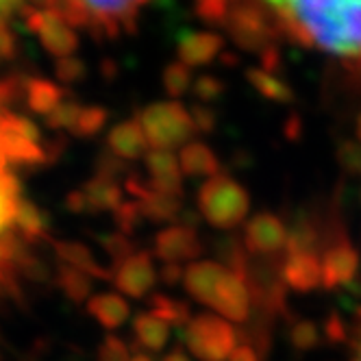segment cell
Wrapping results in <instances>:
<instances>
[{
    "label": "cell",
    "instance_id": "cell-1",
    "mask_svg": "<svg viewBox=\"0 0 361 361\" xmlns=\"http://www.w3.org/2000/svg\"><path fill=\"white\" fill-rule=\"evenodd\" d=\"M276 27L302 46L350 61L361 76V0H264Z\"/></svg>",
    "mask_w": 361,
    "mask_h": 361
},
{
    "label": "cell",
    "instance_id": "cell-2",
    "mask_svg": "<svg viewBox=\"0 0 361 361\" xmlns=\"http://www.w3.org/2000/svg\"><path fill=\"white\" fill-rule=\"evenodd\" d=\"M50 11H57L70 24L90 29L92 33L118 35L133 31L140 9L148 0H39Z\"/></svg>",
    "mask_w": 361,
    "mask_h": 361
},
{
    "label": "cell",
    "instance_id": "cell-3",
    "mask_svg": "<svg viewBox=\"0 0 361 361\" xmlns=\"http://www.w3.org/2000/svg\"><path fill=\"white\" fill-rule=\"evenodd\" d=\"M198 212L212 226L233 231L250 212V196L242 183L220 172L207 178L198 190Z\"/></svg>",
    "mask_w": 361,
    "mask_h": 361
},
{
    "label": "cell",
    "instance_id": "cell-4",
    "mask_svg": "<svg viewBox=\"0 0 361 361\" xmlns=\"http://www.w3.org/2000/svg\"><path fill=\"white\" fill-rule=\"evenodd\" d=\"M148 146L154 150L183 148L192 142L196 126L190 111L176 100H161L144 107L137 116Z\"/></svg>",
    "mask_w": 361,
    "mask_h": 361
},
{
    "label": "cell",
    "instance_id": "cell-5",
    "mask_svg": "<svg viewBox=\"0 0 361 361\" xmlns=\"http://www.w3.org/2000/svg\"><path fill=\"white\" fill-rule=\"evenodd\" d=\"M222 27L242 50L248 53H264L276 39V24L264 5L255 0H238L231 3L228 16Z\"/></svg>",
    "mask_w": 361,
    "mask_h": 361
},
{
    "label": "cell",
    "instance_id": "cell-6",
    "mask_svg": "<svg viewBox=\"0 0 361 361\" xmlns=\"http://www.w3.org/2000/svg\"><path fill=\"white\" fill-rule=\"evenodd\" d=\"M183 342L200 361H226L240 344L233 324L216 314L192 316L183 329Z\"/></svg>",
    "mask_w": 361,
    "mask_h": 361
},
{
    "label": "cell",
    "instance_id": "cell-7",
    "mask_svg": "<svg viewBox=\"0 0 361 361\" xmlns=\"http://www.w3.org/2000/svg\"><path fill=\"white\" fill-rule=\"evenodd\" d=\"M27 29L33 31L42 46L48 50L55 59L70 57L79 48V35L70 27V22L50 9H27Z\"/></svg>",
    "mask_w": 361,
    "mask_h": 361
},
{
    "label": "cell",
    "instance_id": "cell-8",
    "mask_svg": "<svg viewBox=\"0 0 361 361\" xmlns=\"http://www.w3.org/2000/svg\"><path fill=\"white\" fill-rule=\"evenodd\" d=\"M252 307V288H250V270H226L220 286L216 290L214 312L226 322H246Z\"/></svg>",
    "mask_w": 361,
    "mask_h": 361
},
{
    "label": "cell",
    "instance_id": "cell-9",
    "mask_svg": "<svg viewBox=\"0 0 361 361\" xmlns=\"http://www.w3.org/2000/svg\"><path fill=\"white\" fill-rule=\"evenodd\" d=\"M359 250L350 244L346 235L335 238L320 255V268H322V288L324 290H338L355 283L359 272Z\"/></svg>",
    "mask_w": 361,
    "mask_h": 361
},
{
    "label": "cell",
    "instance_id": "cell-10",
    "mask_svg": "<svg viewBox=\"0 0 361 361\" xmlns=\"http://www.w3.org/2000/svg\"><path fill=\"white\" fill-rule=\"evenodd\" d=\"M157 268L148 250H135L111 270L114 286L128 298H146L157 283Z\"/></svg>",
    "mask_w": 361,
    "mask_h": 361
},
{
    "label": "cell",
    "instance_id": "cell-11",
    "mask_svg": "<svg viewBox=\"0 0 361 361\" xmlns=\"http://www.w3.org/2000/svg\"><path fill=\"white\" fill-rule=\"evenodd\" d=\"M244 248L248 255L255 257H272L286 250L288 246V226L279 216L270 212H262L244 228Z\"/></svg>",
    "mask_w": 361,
    "mask_h": 361
},
{
    "label": "cell",
    "instance_id": "cell-12",
    "mask_svg": "<svg viewBox=\"0 0 361 361\" xmlns=\"http://www.w3.org/2000/svg\"><path fill=\"white\" fill-rule=\"evenodd\" d=\"M202 252L196 228L185 224H170L154 235V257L164 264L183 266L185 262H196Z\"/></svg>",
    "mask_w": 361,
    "mask_h": 361
},
{
    "label": "cell",
    "instance_id": "cell-13",
    "mask_svg": "<svg viewBox=\"0 0 361 361\" xmlns=\"http://www.w3.org/2000/svg\"><path fill=\"white\" fill-rule=\"evenodd\" d=\"M279 279L283 286H288L294 292L307 294L322 288V268L320 255L316 252H292L286 255L281 264Z\"/></svg>",
    "mask_w": 361,
    "mask_h": 361
},
{
    "label": "cell",
    "instance_id": "cell-14",
    "mask_svg": "<svg viewBox=\"0 0 361 361\" xmlns=\"http://www.w3.org/2000/svg\"><path fill=\"white\" fill-rule=\"evenodd\" d=\"M224 39L212 31H192L183 29L176 35L178 61L188 68H200L216 61L222 55Z\"/></svg>",
    "mask_w": 361,
    "mask_h": 361
},
{
    "label": "cell",
    "instance_id": "cell-15",
    "mask_svg": "<svg viewBox=\"0 0 361 361\" xmlns=\"http://www.w3.org/2000/svg\"><path fill=\"white\" fill-rule=\"evenodd\" d=\"M224 272H226V268L220 262H214V259L198 262L196 259L183 272V288L194 300L207 305V307H214L216 290L220 286Z\"/></svg>",
    "mask_w": 361,
    "mask_h": 361
},
{
    "label": "cell",
    "instance_id": "cell-16",
    "mask_svg": "<svg viewBox=\"0 0 361 361\" xmlns=\"http://www.w3.org/2000/svg\"><path fill=\"white\" fill-rule=\"evenodd\" d=\"M107 148L111 154H116V157L122 161L144 159L150 150L148 140L144 135V128L137 118L116 124L107 133Z\"/></svg>",
    "mask_w": 361,
    "mask_h": 361
},
{
    "label": "cell",
    "instance_id": "cell-17",
    "mask_svg": "<svg viewBox=\"0 0 361 361\" xmlns=\"http://www.w3.org/2000/svg\"><path fill=\"white\" fill-rule=\"evenodd\" d=\"M81 192L85 196L90 214H100V212H111L114 214L124 202L122 185L118 183L116 178H109V176L94 174V178L87 180V183L81 188Z\"/></svg>",
    "mask_w": 361,
    "mask_h": 361
},
{
    "label": "cell",
    "instance_id": "cell-18",
    "mask_svg": "<svg viewBox=\"0 0 361 361\" xmlns=\"http://www.w3.org/2000/svg\"><path fill=\"white\" fill-rule=\"evenodd\" d=\"M178 164H180V172L185 176L212 178V176L220 174V161L216 157V152L204 142H198V140H192L190 144L180 148Z\"/></svg>",
    "mask_w": 361,
    "mask_h": 361
},
{
    "label": "cell",
    "instance_id": "cell-19",
    "mask_svg": "<svg viewBox=\"0 0 361 361\" xmlns=\"http://www.w3.org/2000/svg\"><path fill=\"white\" fill-rule=\"evenodd\" d=\"M87 312L96 318L98 324L114 331V329H120L128 320V316H131V307H128V302L120 294L100 292L87 300Z\"/></svg>",
    "mask_w": 361,
    "mask_h": 361
},
{
    "label": "cell",
    "instance_id": "cell-20",
    "mask_svg": "<svg viewBox=\"0 0 361 361\" xmlns=\"http://www.w3.org/2000/svg\"><path fill=\"white\" fill-rule=\"evenodd\" d=\"M55 252L59 257V264L76 268V270H81V272H85L87 276H94V279L111 281V272H107L105 268H102L96 262V257L92 255V250L85 244L72 242V240H63V242L55 244Z\"/></svg>",
    "mask_w": 361,
    "mask_h": 361
},
{
    "label": "cell",
    "instance_id": "cell-21",
    "mask_svg": "<svg viewBox=\"0 0 361 361\" xmlns=\"http://www.w3.org/2000/svg\"><path fill=\"white\" fill-rule=\"evenodd\" d=\"M170 331L172 326L154 312H142L133 320V333L137 344L150 353H159L166 348V344L170 342Z\"/></svg>",
    "mask_w": 361,
    "mask_h": 361
},
{
    "label": "cell",
    "instance_id": "cell-22",
    "mask_svg": "<svg viewBox=\"0 0 361 361\" xmlns=\"http://www.w3.org/2000/svg\"><path fill=\"white\" fill-rule=\"evenodd\" d=\"M144 220L154 222V224H170L174 220L180 218V198H172V196H164L148 190V185L144 188V192L135 198Z\"/></svg>",
    "mask_w": 361,
    "mask_h": 361
},
{
    "label": "cell",
    "instance_id": "cell-23",
    "mask_svg": "<svg viewBox=\"0 0 361 361\" xmlns=\"http://www.w3.org/2000/svg\"><path fill=\"white\" fill-rule=\"evenodd\" d=\"M24 94H27V105L37 116H48L55 107L66 100V90L46 79H29L24 81Z\"/></svg>",
    "mask_w": 361,
    "mask_h": 361
},
{
    "label": "cell",
    "instance_id": "cell-24",
    "mask_svg": "<svg viewBox=\"0 0 361 361\" xmlns=\"http://www.w3.org/2000/svg\"><path fill=\"white\" fill-rule=\"evenodd\" d=\"M13 226H18L20 235L29 242H37V240L48 238V216L37 207V204H33L27 198L18 200Z\"/></svg>",
    "mask_w": 361,
    "mask_h": 361
},
{
    "label": "cell",
    "instance_id": "cell-25",
    "mask_svg": "<svg viewBox=\"0 0 361 361\" xmlns=\"http://www.w3.org/2000/svg\"><path fill=\"white\" fill-rule=\"evenodd\" d=\"M18 180L9 172V164L0 152V235L11 231L18 209Z\"/></svg>",
    "mask_w": 361,
    "mask_h": 361
},
{
    "label": "cell",
    "instance_id": "cell-26",
    "mask_svg": "<svg viewBox=\"0 0 361 361\" xmlns=\"http://www.w3.org/2000/svg\"><path fill=\"white\" fill-rule=\"evenodd\" d=\"M322 246V233L314 220H309L305 216L296 218L294 224L288 228V246L286 252H316L320 255Z\"/></svg>",
    "mask_w": 361,
    "mask_h": 361
},
{
    "label": "cell",
    "instance_id": "cell-27",
    "mask_svg": "<svg viewBox=\"0 0 361 361\" xmlns=\"http://www.w3.org/2000/svg\"><path fill=\"white\" fill-rule=\"evenodd\" d=\"M246 81L255 87V92H259L264 98L272 100V102H281V105H288V102L294 100V90L281 81L279 76L262 70V68H250L246 70Z\"/></svg>",
    "mask_w": 361,
    "mask_h": 361
},
{
    "label": "cell",
    "instance_id": "cell-28",
    "mask_svg": "<svg viewBox=\"0 0 361 361\" xmlns=\"http://www.w3.org/2000/svg\"><path fill=\"white\" fill-rule=\"evenodd\" d=\"M57 286L76 305L92 298V276L66 264L57 266Z\"/></svg>",
    "mask_w": 361,
    "mask_h": 361
},
{
    "label": "cell",
    "instance_id": "cell-29",
    "mask_svg": "<svg viewBox=\"0 0 361 361\" xmlns=\"http://www.w3.org/2000/svg\"><path fill=\"white\" fill-rule=\"evenodd\" d=\"M150 312H154L159 318H164L170 326H176L178 331H183L192 320V312H190L188 302L176 300L172 296H164V294L150 296Z\"/></svg>",
    "mask_w": 361,
    "mask_h": 361
},
{
    "label": "cell",
    "instance_id": "cell-30",
    "mask_svg": "<svg viewBox=\"0 0 361 361\" xmlns=\"http://www.w3.org/2000/svg\"><path fill=\"white\" fill-rule=\"evenodd\" d=\"M146 170L150 174L152 180H170V178H183V172H180V164L178 157L172 150H148V154L144 157Z\"/></svg>",
    "mask_w": 361,
    "mask_h": 361
},
{
    "label": "cell",
    "instance_id": "cell-31",
    "mask_svg": "<svg viewBox=\"0 0 361 361\" xmlns=\"http://www.w3.org/2000/svg\"><path fill=\"white\" fill-rule=\"evenodd\" d=\"M0 133H7V135H13V137H20V140H27L31 144L42 146L39 126L33 120H29L27 116H20L13 111L0 114Z\"/></svg>",
    "mask_w": 361,
    "mask_h": 361
},
{
    "label": "cell",
    "instance_id": "cell-32",
    "mask_svg": "<svg viewBox=\"0 0 361 361\" xmlns=\"http://www.w3.org/2000/svg\"><path fill=\"white\" fill-rule=\"evenodd\" d=\"M107 120H109V111L105 107H100V105L83 107L79 114V120H76L70 133L76 137H94L107 126Z\"/></svg>",
    "mask_w": 361,
    "mask_h": 361
},
{
    "label": "cell",
    "instance_id": "cell-33",
    "mask_svg": "<svg viewBox=\"0 0 361 361\" xmlns=\"http://www.w3.org/2000/svg\"><path fill=\"white\" fill-rule=\"evenodd\" d=\"M322 342V331L320 326L314 322V320H307V318H300L292 324L290 329V344L294 350L298 353H309L318 348Z\"/></svg>",
    "mask_w": 361,
    "mask_h": 361
},
{
    "label": "cell",
    "instance_id": "cell-34",
    "mask_svg": "<svg viewBox=\"0 0 361 361\" xmlns=\"http://www.w3.org/2000/svg\"><path fill=\"white\" fill-rule=\"evenodd\" d=\"M83 105L74 98H66L59 107H55L46 116V126H50L53 131H72L76 120H79Z\"/></svg>",
    "mask_w": 361,
    "mask_h": 361
},
{
    "label": "cell",
    "instance_id": "cell-35",
    "mask_svg": "<svg viewBox=\"0 0 361 361\" xmlns=\"http://www.w3.org/2000/svg\"><path fill=\"white\" fill-rule=\"evenodd\" d=\"M161 81H164L166 92H168L172 98H178V96L188 94L190 87H192V83H194V79H192V70H190L188 66H183L180 61L166 66Z\"/></svg>",
    "mask_w": 361,
    "mask_h": 361
},
{
    "label": "cell",
    "instance_id": "cell-36",
    "mask_svg": "<svg viewBox=\"0 0 361 361\" xmlns=\"http://www.w3.org/2000/svg\"><path fill=\"white\" fill-rule=\"evenodd\" d=\"M114 220H116V226H118V233H122V235L135 233L137 226L144 222V216H142L137 200H124L120 207L114 212Z\"/></svg>",
    "mask_w": 361,
    "mask_h": 361
},
{
    "label": "cell",
    "instance_id": "cell-37",
    "mask_svg": "<svg viewBox=\"0 0 361 361\" xmlns=\"http://www.w3.org/2000/svg\"><path fill=\"white\" fill-rule=\"evenodd\" d=\"M55 76L66 85L81 83L87 76V63L81 57H74V55L55 59Z\"/></svg>",
    "mask_w": 361,
    "mask_h": 361
},
{
    "label": "cell",
    "instance_id": "cell-38",
    "mask_svg": "<svg viewBox=\"0 0 361 361\" xmlns=\"http://www.w3.org/2000/svg\"><path fill=\"white\" fill-rule=\"evenodd\" d=\"M224 90H226L224 83L214 74H200L198 79H194V83H192V94L200 102H214V100L222 98Z\"/></svg>",
    "mask_w": 361,
    "mask_h": 361
},
{
    "label": "cell",
    "instance_id": "cell-39",
    "mask_svg": "<svg viewBox=\"0 0 361 361\" xmlns=\"http://www.w3.org/2000/svg\"><path fill=\"white\" fill-rule=\"evenodd\" d=\"M338 164L346 174L361 176V144L353 140H344L338 146Z\"/></svg>",
    "mask_w": 361,
    "mask_h": 361
},
{
    "label": "cell",
    "instance_id": "cell-40",
    "mask_svg": "<svg viewBox=\"0 0 361 361\" xmlns=\"http://www.w3.org/2000/svg\"><path fill=\"white\" fill-rule=\"evenodd\" d=\"M100 246L111 255V259H114L116 266L122 264V262L126 259V257H131V255L135 252L133 242L128 240V235H122V233H118V231H116V233L102 235V238H100Z\"/></svg>",
    "mask_w": 361,
    "mask_h": 361
},
{
    "label": "cell",
    "instance_id": "cell-41",
    "mask_svg": "<svg viewBox=\"0 0 361 361\" xmlns=\"http://www.w3.org/2000/svg\"><path fill=\"white\" fill-rule=\"evenodd\" d=\"M131 357H133V350L122 338H118V335H107L105 342L98 348L96 361H131Z\"/></svg>",
    "mask_w": 361,
    "mask_h": 361
},
{
    "label": "cell",
    "instance_id": "cell-42",
    "mask_svg": "<svg viewBox=\"0 0 361 361\" xmlns=\"http://www.w3.org/2000/svg\"><path fill=\"white\" fill-rule=\"evenodd\" d=\"M16 268L33 283H48V279H50L48 268L44 266V262H39L33 252H27V250H22V255L18 257Z\"/></svg>",
    "mask_w": 361,
    "mask_h": 361
},
{
    "label": "cell",
    "instance_id": "cell-43",
    "mask_svg": "<svg viewBox=\"0 0 361 361\" xmlns=\"http://www.w3.org/2000/svg\"><path fill=\"white\" fill-rule=\"evenodd\" d=\"M231 9V0H202L196 7V13L207 24H224Z\"/></svg>",
    "mask_w": 361,
    "mask_h": 361
},
{
    "label": "cell",
    "instance_id": "cell-44",
    "mask_svg": "<svg viewBox=\"0 0 361 361\" xmlns=\"http://www.w3.org/2000/svg\"><path fill=\"white\" fill-rule=\"evenodd\" d=\"M122 172H126V164H124L122 159H118L116 154H111L109 150L98 154L96 174H100V176H109V178H116V180H118V174H122Z\"/></svg>",
    "mask_w": 361,
    "mask_h": 361
},
{
    "label": "cell",
    "instance_id": "cell-45",
    "mask_svg": "<svg viewBox=\"0 0 361 361\" xmlns=\"http://www.w3.org/2000/svg\"><path fill=\"white\" fill-rule=\"evenodd\" d=\"M190 116L194 120L196 131H200V133H212L216 128V122H218L216 111L212 107H207V105H194L190 109Z\"/></svg>",
    "mask_w": 361,
    "mask_h": 361
},
{
    "label": "cell",
    "instance_id": "cell-46",
    "mask_svg": "<svg viewBox=\"0 0 361 361\" xmlns=\"http://www.w3.org/2000/svg\"><path fill=\"white\" fill-rule=\"evenodd\" d=\"M16 50H18V42L16 35L11 33L9 24L0 20V61H9L16 57Z\"/></svg>",
    "mask_w": 361,
    "mask_h": 361
},
{
    "label": "cell",
    "instance_id": "cell-47",
    "mask_svg": "<svg viewBox=\"0 0 361 361\" xmlns=\"http://www.w3.org/2000/svg\"><path fill=\"white\" fill-rule=\"evenodd\" d=\"M322 335H326L329 338V342H346L348 340V333H346V326H344V322L338 318V316H331L329 320H326V324H324V333Z\"/></svg>",
    "mask_w": 361,
    "mask_h": 361
},
{
    "label": "cell",
    "instance_id": "cell-48",
    "mask_svg": "<svg viewBox=\"0 0 361 361\" xmlns=\"http://www.w3.org/2000/svg\"><path fill=\"white\" fill-rule=\"evenodd\" d=\"M66 207H68L72 214H79V216L90 214L87 202H85V196H83V192H81V190H72V192L66 196Z\"/></svg>",
    "mask_w": 361,
    "mask_h": 361
},
{
    "label": "cell",
    "instance_id": "cell-49",
    "mask_svg": "<svg viewBox=\"0 0 361 361\" xmlns=\"http://www.w3.org/2000/svg\"><path fill=\"white\" fill-rule=\"evenodd\" d=\"M281 68V53L276 46H270L268 50H264L262 53V70L274 74V70Z\"/></svg>",
    "mask_w": 361,
    "mask_h": 361
},
{
    "label": "cell",
    "instance_id": "cell-50",
    "mask_svg": "<svg viewBox=\"0 0 361 361\" xmlns=\"http://www.w3.org/2000/svg\"><path fill=\"white\" fill-rule=\"evenodd\" d=\"M183 268L180 266H174V264H164L161 266V272L159 276L164 279V283H168V286H176V283L183 281Z\"/></svg>",
    "mask_w": 361,
    "mask_h": 361
},
{
    "label": "cell",
    "instance_id": "cell-51",
    "mask_svg": "<svg viewBox=\"0 0 361 361\" xmlns=\"http://www.w3.org/2000/svg\"><path fill=\"white\" fill-rule=\"evenodd\" d=\"M24 3L27 0H0V20L7 22L18 11H24Z\"/></svg>",
    "mask_w": 361,
    "mask_h": 361
},
{
    "label": "cell",
    "instance_id": "cell-52",
    "mask_svg": "<svg viewBox=\"0 0 361 361\" xmlns=\"http://www.w3.org/2000/svg\"><path fill=\"white\" fill-rule=\"evenodd\" d=\"M226 361H259V355L250 344H238V348L231 353Z\"/></svg>",
    "mask_w": 361,
    "mask_h": 361
},
{
    "label": "cell",
    "instance_id": "cell-53",
    "mask_svg": "<svg viewBox=\"0 0 361 361\" xmlns=\"http://www.w3.org/2000/svg\"><path fill=\"white\" fill-rule=\"evenodd\" d=\"M161 361H192V359L185 355L183 348H172L170 353H166V355L161 357Z\"/></svg>",
    "mask_w": 361,
    "mask_h": 361
},
{
    "label": "cell",
    "instance_id": "cell-54",
    "mask_svg": "<svg viewBox=\"0 0 361 361\" xmlns=\"http://www.w3.org/2000/svg\"><path fill=\"white\" fill-rule=\"evenodd\" d=\"M131 361H154V359H152V355L146 353V350H135L133 357H131Z\"/></svg>",
    "mask_w": 361,
    "mask_h": 361
},
{
    "label": "cell",
    "instance_id": "cell-55",
    "mask_svg": "<svg viewBox=\"0 0 361 361\" xmlns=\"http://www.w3.org/2000/svg\"><path fill=\"white\" fill-rule=\"evenodd\" d=\"M102 72H105V79H114V76H116V66L105 61V63H102Z\"/></svg>",
    "mask_w": 361,
    "mask_h": 361
},
{
    "label": "cell",
    "instance_id": "cell-56",
    "mask_svg": "<svg viewBox=\"0 0 361 361\" xmlns=\"http://www.w3.org/2000/svg\"><path fill=\"white\" fill-rule=\"evenodd\" d=\"M218 59H220L222 63H226V66H235V63H238V55H231V53H222Z\"/></svg>",
    "mask_w": 361,
    "mask_h": 361
},
{
    "label": "cell",
    "instance_id": "cell-57",
    "mask_svg": "<svg viewBox=\"0 0 361 361\" xmlns=\"http://www.w3.org/2000/svg\"><path fill=\"white\" fill-rule=\"evenodd\" d=\"M359 338H357V353H355V357H353V361H361V320H359Z\"/></svg>",
    "mask_w": 361,
    "mask_h": 361
},
{
    "label": "cell",
    "instance_id": "cell-58",
    "mask_svg": "<svg viewBox=\"0 0 361 361\" xmlns=\"http://www.w3.org/2000/svg\"><path fill=\"white\" fill-rule=\"evenodd\" d=\"M355 131H357V142L361 144V116L357 118V126H355Z\"/></svg>",
    "mask_w": 361,
    "mask_h": 361
},
{
    "label": "cell",
    "instance_id": "cell-59",
    "mask_svg": "<svg viewBox=\"0 0 361 361\" xmlns=\"http://www.w3.org/2000/svg\"><path fill=\"white\" fill-rule=\"evenodd\" d=\"M0 361H3V355H0Z\"/></svg>",
    "mask_w": 361,
    "mask_h": 361
},
{
    "label": "cell",
    "instance_id": "cell-60",
    "mask_svg": "<svg viewBox=\"0 0 361 361\" xmlns=\"http://www.w3.org/2000/svg\"><path fill=\"white\" fill-rule=\"evenodd\" d=\"M359 202H361V194H359Z\"/></svg>",
    "mask_w": 361,
    "mask_h": 361
},
{
    "label": "cell",
    "instance_id": "cell-61",
    "mask_svg": "<svg viewBox=\"0 0 361 361\" xmlns=\"http://www.w3.org/2000/svg\"><path fill=\"white\" fill-rule=\"evenodd\" d=\"M198 3H202V0H198Z\"/></svg>",
    "mask_w": 361,
    "mask_h": 361
}]
</instances>
